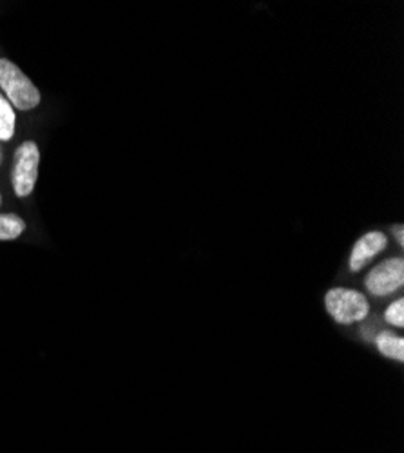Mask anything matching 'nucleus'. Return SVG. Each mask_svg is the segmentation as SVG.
Returning a JSON list of instances; mask_svg holds the SVG:
<instances>
[{
    "label": "nucleus",
    "mask_w": 404,
    "mask_h": 453,
    "mask_svg": "<svg viewBox=\"0 0 404 453\" xmlns=\"http://www.w3.org/2000/svg\"><path fill=\"white\" fill-rule=\"evenodd\" d=\"M385 321L393 328H402L404 326V299L402 297H397L386 307Z\"/></svg>",
    "instance_id": "nucleus-9"
},
{
    "label": "nucleus",
    "mask_w": 404,
    "mask_h": 453,
    "mask_svg": "<svg viewBox=\"0 0 404 453\" xmlns=\"http://www.w3.org/2000/svg\"><path fill=\"white\" fill-rule=\"evenodd\" d=\"M0 89L4 91L11 107H17L19 111H33L42 100L39 88L8 58H0Z\"/></svg>",
    "instance_id": "nucleus-2"
},
{
    "label": "nucleus",
    "mask_w": 404,
    "mask_h": 453,
    "mask_svg": "<svg viewBox=\"0 0 404 453\" xmlns=\"http://www.w3.org/2000/svg\"><path fill=\"white\" fill-rule=\"evenodd\" d=\"M26 231V221L13 212L0 214V242H15Z\"/></svg>",
    "instance_id": "nucleus-7"
},
{
    "label": "nucleus",
    "mask_w": 404,
    "mask_h": 453,
    "mask_svg": "<svg viewBox=\"0 0 404 453\" xmlns=\"http://www.w3.org/2000/svg\"><path fill=\"white\" fill-rule=\"evenodd\" d=\"M404 285V259L400 256L388 257L364 278V288L376 297H386L397 294Z\"/></svg>",
    "instance_id": "nucleus-4"
},
{
    "label": "nucleus",
    "mask_w": 404,
    "mask_h": 453,
    "mask_svg": "<svg viewBox=\"0 0 404 453\" xmlns=\"http://www.w3.org/2000/svg\"><path fill=\"white\" fill-rule=\"evenodd\" d=\"M3 160H4V153H3V147H0V164H3Z\"/></svg>",
    "instance_id": "nucleus-11"
},
{
    "label": "nucleus",
    "mask_w": 404,
    "mask_h": 453,
    "mask_svg": "<svg viewBox=\"0 0 404 453\" xmlns=\"http://www.w3.org/2000/svg\"><path fill=\"white\" fill-rule=\"evenodd\" d=\"M388 247V238L379 233V231H374V233H369L361 236L352 252H350V259H348V269L350 273H361L364 267H369L370 263Z\"/></svg>",
    "instance_id": "nucleus-5"
},
{
    "label": "nucleus",
    "mask_w": 404,
    "mask_h": 453,
    "mask_svg": "<svg viewBox=\"0 0 404 453\" xmlns=\"http://www.w3.org/2000/svg\"><path fill=\"white\" fill-rule=\"evenodd\" d=\"M41 149L33 140L20 143L13 155L11 167V187L19 198H26L34 191L36 180H39Z\"/></svg>",
    "instance_id": "nucleus-3"
},
{
    "label": "nucleus",
    "mask_w": 404,
    "mask_h": 453,
    "mask_svg": "<svg viewBox=\"0 0 404 453\" xmlns=\"http://www.w3.org/2000/svg\"><path fill=\"white\" fill-rule=\"evenodd\" d=\"M376 349L381 356L386 359L402 363L404 361V339L399 334H393L392 330H383L374 337Z\"/></svg>",
    "instance_id": "nucleus-6"
},
{
    "label": "nucleus",
    "mask_w": 404,
    "mask_h": 453,
    "mask_svg": "<svg viewBox=\"0 0 404 453\" xmlns=\"http://www.w3.org/2000/svg\"><path fill=\"white\" fill-rule=\"evenodd\" d=\"M15 109L11 107L8 98L0 93V142H10L15 134Z\"/></svg>",
    "instance_id": "nucleus-8"
},
{
    "label": "nucleus",
    "mask_w": 404,
    "mask_h": 453,
    "mask_svg": "<svg viewBox=\"0 0 404 453\" xmlns=\"http://www.w3.org/2000/svg\"><path fill=\"white\" fill-rule=\"evenodd\" d=\"M324 309L339 325H355L370 316V301L362 292L347 287H334L324 294Z\"/></svg>",
    "instance_id": "nucleus-1"
},
{
    "label": "nucleus",
    "mask_w": 404,
    "mask_h": 453,
    "mask_svg": "<svg viewBox=\"0 0 404 453\" xmlns=\"http://www.w3.org/2000/svg\"><path fill=\"white\" fill-rule=\"evenodd\" d=\"M393 233H395V238H397V243L402 247L404 245V229H402V225H397L395 229H393Z\"/></svg>",
    "instance_id": "nucleus-10"
},
{
    "label": "nucleus",
    "mask_w": 404,
    "mask_h": 453,
    "mask_svg": "<svg viewBox=\"0 0 404 453\" xmlns=\"http://www.w3.org/2000/svg\"><path fill=\"white\" fill-rule=\"evenodd\" d=\"M0 207H3V195H0Z\"/></svg>",
    "instance_id": "nucleus-12"
}]
</instances>
